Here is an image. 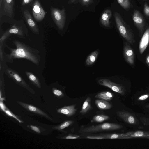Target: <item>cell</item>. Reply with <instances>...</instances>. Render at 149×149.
Segmentation results:
<instances>
[{
	"instance_id": "1",
	"label": "cell",
	"mask_w": 149,
	"mask_h": 149,
	"mask_svg": "<svg viewBox=\"0 0 149 149\" xmlns=\"http://www.w3.org/2000/svg\"><path fill=\"white\" fill-rule=\"evenodd\" d=\"M15 48H12L6 45L9 49V54L4 53V59L9 63H12L14 59L17 58H24L29 60L35 64H39L41 56L39 51L26 44L17 39L12 41Z\"/></svg>"
},
{
	"instance_id": "2",
	"label": "cell",
	"mask_w": 149,
	"mask_h": 149,
	"mask_svg": "<svg viewBox=\"0 0 149 149\" xmlns=\"http://www.w3.org/2000/svg\"><path fill=\"white\" fill-rule=\"evenodd\" d=\"M114 16L117 29L120 35L128 42L132 45L134 42V37L130 28L118 13L115 12Z\"/></svg>"
},
{
	"instance_id": "3",
	"label": "cell",
	"mask_w": 149,
	"mask_h": 149,
	"mask_svg": "<svg viewBox=\"0 0 149 149\" xmlns=\"http://www.w3.org/2000/svg\"><path fill=\"white\" fill-rule=\"evenodd\" d=\"M123 126L116 123H105L97 125H92L81 128L79 131L80 133H91L104 131H113L122 128Z\"/></svg>"
},
{
	"instance_id": "4",
	"label": "cell",
	"mask_w": 149,
	"mask_h": 149,
	"mask_svg": "<svg viewBox=\"0 0 149 149\" xmlns=\"http://www.w3.org/2000/svg\"><path fill=\"white\" fill-rule=\"evenodd\" d=\"M50 12L51 17L54 21L60 30H62L65 26L66 20L65 10L63 6L60 10L51 6Z\"/></svg>"
},
{
	"instance_id": "5",
	"label": "cell",
	"mask_w": 149,
	"mask_h": 149,
	"mask_svg": "<svg viewBox=\"0 0 149 149\" xmlns=\"http://www.w3.org/2000/svg\"><path fill=\"white\" fill-rule=\"evenodd\" d=\"M11 34L17 35L19 38H25L28 35V31L23 29L22 27L15 25H13L7 30L0 38V48H2L5 40Z\"/></svg>"
},
{
	"instance_id": "6",
	"label": "cell",
	"mask_w": 149,
	"mask_h": 149,
	"mask_svg": "<svg viewBox=\"0 0 149 149\" xmlns=\"http://www.w3.org/2000/svg\"><path fill=\"white\" fill-rule=\"evenodd\" d=\"M3 70L5 73L16 83L29 91L32 90L28 85L16 71L6 65L4 66Z\"/></svg>"
},
{
	"instance_id": "7",
	"label": "cell",
	"mask_w": 149,
	"mask_h": 149,
	"mask_svg": "<svg viewBox=\"0 0 149 149\" xmlns=\"http://www.w3.org/2000/svg\"><path fill=\"white\" fill-rule=\"evenodd\" d=\"M98 83L100 85L107 87L121 95H124L125 94V89L123 86L113 82L109 79H100L98 80Z\"/></svg>"
},
{
	"instance_id": "8",
	"label": "cell",
	"mask_w": 149,
	"mask_h": 149,
	"mask_svg": "<svg viewBox=\"0 0 149 149\" xmlns=\"http://www.w3.org/2000/svg\"><path fill=\"white\" fill-rule=\"evenodd\" d=\"M32 13L34 18L37 21H42L45 17L46 13L39 0H35L33 4Z\"/></svg>"
},
{
	"instance_id": "9",
	"label": "cell",
	"mask_w": 149,
	"mask_h": 149,
	"mask_svg": "<svg viewBox=\"0 0 149 149\" xmlns=\"http://www.w3.org/2000/svg\"><path fill=\"white\" fill-rule=\"evenodd\" d=\"M85 137L90 139H124L129 138L126 134H108L86 136Z\"/></svg>"
},
{
	"instance_id": "10",
	"label": "cell",
	"mask_w": 149,
	"mask_h": 149,
	"mask_svg": "<svg viewBox=\"0 0 149 149\" xmlns=\"http://www.w3.org/2000/svg\"><path fill=\"white\" fill-rule=\"evenodd\" d=\"M123 54L126 61L130 64L133 65L134 61V53L133 49L127 42L124 43Z\"/></svg>"
},
{
	"instance_id": "11",
	"label": "cell",
	"mask_w": 149,
	"mask_h": 149,
	"mask_svg": "<svg viewBox=\"0 0 149 149\" xmlns=\"http://www.w3.org/2000/svg\"><path fill=\"white\" fill-rule=\"evenodd\" d=\"M132 19L136 27L139 31L143 32L145 26V19L140 13L137 10H135L132 15Z\"/></svg>"
},
{
	"instance_id": "12",
	"label": "cell",
	"mask_w": 149,
	"mask_h": 149,
	"mask_svg": "<svg viewBox=\"0 0 149 149\" xmlns=\"http://www.w3.org/2000/svg\"><path fill=\"white\" fill-rule=\"evenodd\" d=\"M117 116L127 123L130 124H136L137 120L135 116L130 113L122 110L116 112Z\"/></svg>"
},
{
	"instance_id": "13",
	"label": "cell",
	"mask_w": 149,
	"mask_h": 149,
	"mask_svg": "<svg viewBox=\"0 0 149 149\" xmlns=\"http://www.w3.org/2000/svg\"><path fill=\"white\" fill-rule=\"evenodd\" d=\"M23 14L26 21L32 31L35 34H39L40 31L38 26L29 11L25 10L24 11Z\"/></svg>"
},
{
	"instance_id": "14",
	"label": "cell",
	"mask_w": 149,
	"mask_h": 149,
	"mask_svg": "<svg viewBox=\"0 0 149 149\" xmlns=\"http://www.w3.org/2000/svg\"><path fill=\"white\" fill-rule=\"evenodd\" d=\"M149 43V27L145 31L139 42V50L140 53H143Z\"/></svg>"
},
{
	"instance_id": "15",
	"label": "cell",
	"mask_w": 149,
	"mask_h": 149,
	"mask_svg": "<svg viewBox=\"0 0 149 149\" xmlns=\"http://www.w3.org/2000/svg\"><path fill=\"white\" fill-rule=\"evenodd\" d=\"M17 102L28 110L37 114L41 115L50 120L52 119L46 113L38 108L33 105L21 102Z\"/></svg>"
},
{
	"instance_id": "16",
	"label": "cell",
	"mask_w": 149,
	"mask_h": 149,
	"mask_svg": "<svg viewBox=\"0 0 149 149\" xmlns=\"http://www.w3.org/2000/svg\"><path fill=\"white\" fill-rule=\"evenodd\" d=\"M76 104L64 106L58 109L57 112L61 114L65 115L68 117L73 116L76 113L77 109L76 108Z\"/></svg>"
},
{
	"instance_id": "17",
	"label": "cell",
	"mask_w": 149,
	"mask_h": 149,
	"mask_svg": "<svg viewBox=\"0 0 149 149\" xmlns=\"http://www.w3.org/2000/svg\"><path fill=\"white\" fill-rule=\"evenodd\" d=\"M3 14L11 17L13 13L14 0H3Z\"/></svg>"
},
{
	"instance_id": "18",
	"label": "cell",
	"mask_w": 149,
	"mask_h": 149,
	"mask_svg": "<svg viewBox=\"0 0 149 149\" xmlns=\"http://www.w3.org/2000/svg\"><path fill=\"white\" fill-rule=\"evenodd\" d=\"M112 16V12L109 9L105 10L102 13L100 18V22L104 26L109 27L110 25V19Z\"/></svg>"
},
{
	"instance_id": "19",
	"label": "cell",
	"mask_w": 149,
	"mask_h": 149,
	"mask_svg": "<svg viewBox=\"0 0 149 149\" xmlns=\"http://www.w3.org/2000/svg\"><path fill=\"white\" fill-rule=\"evenodd\" d=\"M95 102L97 107L101 110H109L112 107L111 104L107 101L102 100H96Z\"/></svg>"
},
{
	"instance_id": "20",
	"label": "cell",
	"mask_w": 149,
	"mask_h": 149,
	"mask_svg": "<svg viewBox=\"0 0 149 149\" xmlns=\"http://www.w3.org/2000/svg\"><path fill=\"white\" fill-rule=\"evenodd\" d=\"M113 96L114 95L112 93L105 91L99 93L95 95V97L105 101H110L112 100Z\"/></svg>"
},
{
	"instance_id": "21",
	"label": "cell",
	"mask_w": 149,
	"mask_h": 149,
	"mask_svg": "<svg viewBox=\"0 0 149 149\" xmlns=\"http://www.w3.org/2000/svg\"><path fill=\"white\" fill-rule=\"evenodd\" d=\"M25 74L29 79L32 84L38 88H41V86L40 81L36 75L33 73L28 71H26Z\"/></svg>"
},
{
	"instance_id": "22",
	"label": "cell",
	"mask_w": 149,
	"mask_h": 149,
	"mask_svg": "<svg viewBox=\"0 0 149 149\" xmlns=\"http://www.w3.org/2000/svg\"><path fill=\"white\" fill-rule=\"evenodd\" d=\"M92 109L91 99L90 97H88L86 98L84 102L80 113L82 115L85 114Z\"/></svg>"
},
{
	"instance_id": "23",
	"label": "cell",
	"mask_w": 149,
	"mask_h": 149,
	"mask_svg": "<svg viewBox=\"0 0 149 149\" xmlns=\"http://www.w3.org/2000/svg\"><path fill=\"white\" fill-rule=\"evenodd\" d=\"M98 54V51H95L92 52L87 57L86 63L87 65H92L96 61Z\"/></svg>"
},
{
	"instance_id": "24",
	"label": "cell",
	"mask_w": 149,
	"mask_h": 149,
	"mask_svg": "<svg viewBox=\"0 0 149 149\" xmlns=\"http://www.w3.org/2000/svg\"><path fill=\"white\" fill-rule=\"evenodd\" d=\"M129 137H139L149 136V133L141 131L128 132L126 134Z\"/></svg>"
},
{
	"instance_id": "25",
	"label": "cell",
	"mask_w": 149,
	"mask_h": 149,
	"mask_svg": "<svg viewBox=\"0 0 149 149\" xmlns=\"http://www.w3.org/2000/svg\"><path fill=\"white\" fill-rule=\"evenodd\" d=\"M74 123V121L73 120L65 121L59 125L52 127V128L62 131L63 129L73 124Z\"/></svg>"
},
{
	"instance_id": "26",
	"label": "cell",
	"mask_w": 149,
	"mask_h": 149,
	"mask_svg": "<svg viewBox=\"0 0 149 149\" xmlns=\"http://www.w3.org/2000/svg\"><path fill=\"white\" fill-rule=\"evenodd\" d=\"M109 118V117L108 116L104 114L98 115L93 116L91 120V122L101 123L107 120Z\"/></svg>"
},
{
	"instance_id": "27",
	"label": "cell",
	"mask_w": 149,
	"mask_h": 149,
	"mask_svg": "<svg viewBox=\"0 0 149 149\" xmlns=\"http://www.w3.org/2000/svg\"><path fill=\"white\" fill-rule=\"evenodd\" d=\"M118 3L125 10H127L131 7L130 0H117Z\"/></svg>"
},
{
	"instance_id": "28",
	"label": "cell",
	"mask_w": 149,
	"mask_h": 149,
	"mask_svg": "<svg viewBox=\"0 0 149 149\" xmlns=\"http://www.w3.org/2000/svg\"><path fill=\"white\" fill-rule=\"evenodd\" d=\"M53 93L57 96L58 97H63L64 95L63 92L61 90L53 88H52Z\"/></svg>"
},
{
	"instance_id": "29",
	"label": "cell",
	"mask_w": 149,
	"mask_h": 149,
	"mask_svg": "<svg viewBox=\"0 0 149 149\" xmlns=\"http://www.w3.org/2000/svg\"><path fill=\"white\" fill-rule=\"evenodd\" d=\"M80 136L79 135L69 134L68 135L64 137L63 138L67 139H75L79 138Z\"/></svg>"
},
{
	"instance_id": "30",
	"label": "cell",
	"mask_w": 149,
	"mask_h": 149,
	"mask_svg": "<svg viewBox=\"0 0 149 149\" xmlns=\"http://www.w3.org/2000/svg\"><path fill=\"white\" fill-rule=\"evenodd\" d=\"M143 12L145 15L149 18V6L146 2L144 4Z\"/></svg>"
},
{
	"instance_id": "31",
	"label": "cell",
	"mask_w": 149,
	"mask_h": 149,
	"mask_svg": "<svg viewBox=\"0 0 149 149\" xmlns=\"http://www.w3.org/2000/svg\"><path fill=\"white\" fill-rule=\"evenodd\" d=\"M79 2L83 6H88L93 1V0H79Z\"/></svg>"
},
{
	"instance_id": "32",
	"label": "cell",
	"mask_w": 149,
	"mask_h": 149,
	"mask_svg": "<svg viewBox=\"0 0 149 149\" xmlns=\"http://www.w3.org/2000/svg\"><path fill=\"white\" fill-rule=\"evenodd\" d=\"M149 97V94H146L140 96L138 99L139 101H143L148 99Z\"/></svg>"
},
{
	"instance_id": "33",
	"label": "cell",
	"mask_w": 149,
	"mask_h": 149,
	"mask_svg": "<svg viewBox=\"0 0 149 149\" xmlns=\"http://www.w3.org/2000/svg\"><path fill=\"white\" fill-rule=\"evenodd\" d=\"M4 111L9 116H10L13 117L15 119H17L19 122L21 123L22 122L19 120L18 119L16 116H15L12 113H11L10 111L8 110H5Z\"/></svg>"
},
{
	"instance_id": "34",
	"label": "cell",
	"mask_w": 149,
	"mask_h": 149,
	"mask_svg": "<svg viewBox=\"0 0 149 149\" xmlns=\"http://www.w3.org/2000/svg\"><path fill=\"white\" fill-rule=\"evenodd\" d=\"M30 127L32 130L35 131V132L38 133H40V130L39 128L38 127L35 126L31 125L30 126Z\"/></svg>"
},
{
	"instance_id": "35",
	"label": "cell",
	"mask_w": 149,
	"mask_h": 149,
	"mask_svg": "<svg viewBox=\"0 0 149 149\" xmlns=\"http://www.w3.org/2000/svg\"><path fill=\"white\" fill-rule=\"evenodd\" d=\"M33 0H22V5L24 6L26 5L31 2H32Z\"/></svg>"
},
{
	"instance_id": "36",
	"label": "cell",
	"mask_w": 149,
	"mask_h": 149,
	"mask_svg": "<svg viewBox=\"0 0 149 149\" xmlns=\"http://www.w3.org/2000/svg\"><path fill=\"white\" fill-rule=\"evenodd\" d=\"M146 62L147 65L149 67V54H148L146 57Z\"/></svg>"
},
{
	"instance_id": "37",
	"label": "cell",
	"mask_w": 149,
	"mask_h": 149,
	"mask_svg": "<svg viewBox=\"0 0 149 149\" xmlns=\"http://www.w3.org/2000/svg\"><path fill=\"white\" fill-rule=\"evenodd\" d=\"M0 106L1 107V108L4 111L5 110V106L3 105V104L1 102L0 103Z\"/></svg>"
},
{
	"instance_id": "38",
	"label": "cell",
	"mask_w": 149,
	"mask_h": 149,
	"mask_svg": "<svg viewBox=\"0 0 149 149\" xmlns=\"http://www.w3.org/2000/svg\"><path fill=\"white\" fill-rule=\"evenodd\" d=\"M76 0H69L68 3L70 4L73 3Z\"/></svg>"
},
{
	"instance_id": "39",
	"label": "cell",
	"mask_w": 149,
	"mask_h": 149,
	"mask_svg": "<svg viewBox=\"0 0 149 149\" xmlns=\"http://www.w3.org/2000/svg\"><path fill=\"white\" fill-rule=\"evenodd\" d=\"M145 107L146 108L149 109V104H147V105H146Z\"/></svg>"
}]
</instances>
